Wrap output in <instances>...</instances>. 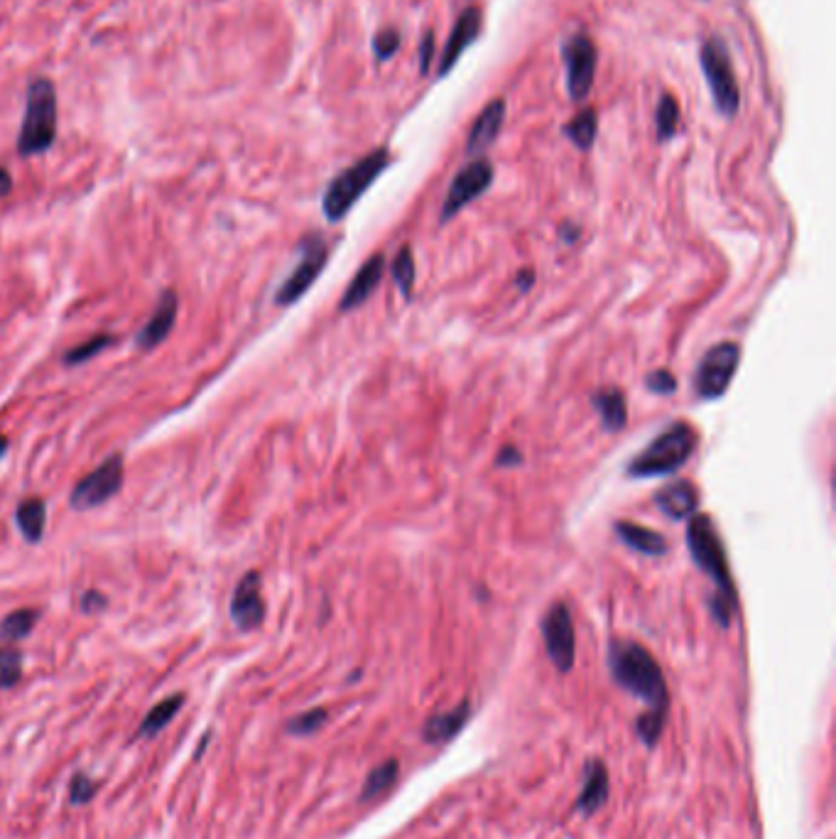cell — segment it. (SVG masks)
<instances>
[{"instance_id":"cell-23","label":"cell","mask_w":836,"mask_h":839,"mask_svg":"<svg viewBox=\"0 0 836 839\" xmlns=\"http://www.w3.org/2000/svg\"><path fill=\"white\" fill-rule=\"evenodd\" d=\"M15 521L27 543H40L47 525V503L42 499H27L15 508Z\"/></svg>"},{"instance_id":"cell-35","label":"cell","mask_w":836,"mask_h":839,"mask_svg":"<svg viewBox=\"0 0 836 839\" xmlns=\"http://www.w3.org/2000/svg\"><path fill=\"white\" fill-rule=\"evenodd\" d=\"M645 386H648V391H653L658 395H672L677 391L675 376H672L670 371H665V368H658V371L648 373V378H645Z\"/></svg>"},{"instance_id":"cell-33","label":"cell","mask_w":836,"mask_h":839,"mask_svg":"<svg viewBox=\"0 0 836 839\" xmlns=\"http://www.w3.org/2000/svg\"><path fill=\"white\" fill-rule=\"evenodd\" d=\"M23 678V656L15 648H0V687H13Z\"/></svg>"},{"instance_id":"cell-9","label":"cell","mask_w":836,"mask_h":839,"mask_svg":"<svg viewBox=\"0 0 836 839\" xmlns=\"http://www.w3.org/2000/svg\"><path fill=\"white\" fill-rule=\"evenodd\" d=\"M123 476H126V462L121 454H111L101 467L76 481L69 503L74 511H91V508L103 506L123 489Z\"/></svg>"},{"instance_id":"cell-6","label":"cell","mask_w":836,"mask_h":839,"mask_svg":"<svg viewBox=\"0 0 836 839\" xmlns=\"http://www.w3.org/2000/svg\"><path fill=\"white\" fill-rule=\"evenodd\" d=\"M702 69L707 84L714 96L716 111L724 113L726 118L736 116L738 106H741V91H738V81L734 74V64H731V54L726 50L724 40L711 37L702 45Z\"/></svg>"},{"instance_id":"cell-20","label":"cell","mask_w":836,"mask_h":839,"mask_svg":"<svg viewBox=\"0 0 836 839\" xmlns=\"http://www.w3.org/2000/svg\"><path fill=\"white\" fill-rule=\"evenodd\" d=\"M469 717H471V705L466 700L459 702V705H456L454 709H449V712H439L427 719L425 727H422V739L432 746L447 744V741H452L454 736L464 729V724L469 722Z\"/></svg>"},{"instance_id":"cell-7","label":"cell","mask_w":836,"mask_h":839,"mask_svg":"<svg viewBox=\"0 0 836 839\" xmlns=\"http://www.w3.org/2000/svg\"><path fill=\"white\" fill-rule=\"evenodd\" d=\"M329 261V243L322 234H307L300 241V263L295 265L290 275L282 280V285L275 292V305L290 307L317 283L324 265Z\"/></svg>"},{"instance_id":"cell-10","label":"cell","mask_w":836,"mask_h":839,"mask_svg":"<svg viewBox=\"0 0 836 839\" xmlns=\"http://www.w3.org/2000/svg\"><path fill=\"white\" fill-rule=\"evenodd\" d=\"M542 638H545V651L559 673H569L577 660V633H574V621L569 614V606L557 602L550 606V611L542 619Z\"/></svg>"},{"instance_id":"cell-22","label":"cell","mask_w":836,"mask_h":839,"mask_svg":"<svg viewBox=\"0 0 836 839\" xmlns=\"http://www.w3.org/2000/svg\"><path fill=\"white\" fill-rule=\"evenodd\" d=\"M591 405L599 410L601 422H604V427L608 432H618L626 427L628 403H626V395L618 391V388H606V391L594 393Z\"/></svg>"},{"instance_id":"cell-43","label":"cell","mask_w":836,"mask_h":839,"mask_svg":"<svg viewBox=\"0 0 836 839\" xmlns=\"http://www.w3.org/2000/svg\"><path fill=\"white\" fill-rule=\"evenodd\" d=\"M8 447H10L8 437H3V435H0V459H3V457H5V452H8Z\"/></svg>"},{"instance_id":"cell-36","label":"cell","mask_w":836,"mask_h":839,"mask_svg":"<svg viewBox=\"0 0 836 839\" xmlns=\"http://www.w3.org/2000/svg\"><path fill=\"white\" fill-rule=\"evenodd\" d=\"M96 793V783L91 781V778L86 776H76L72 781V803L74 805H81V803H89L91 795Z\"/></svg>"},{"instance_id":"cell-26","label":"cell","mask_w":836,"mask_h":839,"mask_svg":"<svg viewBox=\"0 0 836 839\" xmlns=\"http://www.w3.org/2000/svg\"><path fill=\"white\" fill-rule=\"evenodd\" d=\"M182 702H184L182 695H172V697H167V700H162L160 705L152 707L148 712V717H145L143 724H140L138 736H152L160 732V729H165L167 724L172 722V717L179 712Z\"/></svg>"},{"instance_id":"cell-30","label":"cell","mask_w":836,"mask_h":839,"mask_svg":"<svg viewBox=\"0 0 836 839\" xmlns=\"http://www.w3.org/2000/svg\"><path fill=\"white\" fill-rule=\"evenodd\" d=\"M665 717H667V714L650 712V709H645V712L640 714L638 719H635V734H638V739L643 741L648 749H655V744H658V739L662 736V729H665Z\"/></svg>"},{"instance_id":"cell-14","label":"cell","mask_w":836,"mask_h":839,"mask_svg":"<svg viewBox=\"0 0 836 839\" xmlns=\"http://www.w3.org/2000/svg\"><path fill=\"white\" fill-rule=\"evenodd\" d=\"M177 310H179L177 292L175 290L162 292L160 300H157V305H155V312H152L148 322H145V327L140 329L138 337H135V344H138L143 351H150V349H155V346H160L162 341L170 337L172 329H175Z\"/></svg>"},{"instance_id":"cell-38","label":"cell","mask_w":836,"mask_h":839,"mask_svg":"<svg viewBox=\"0 0 836 839\" xmlns=\"http://www.w3.org/2000/svg\"><path fill=\"white\" fill-rule=\"evenodd\" d=\"M432 54H434V32H427L425 40H422V45H420V74H427V69H430V62H432Z\"/></svg>"},{"instance_id":"cell-2","label":"cell","mask_w":836,"mask_h":839,"mask_svg":"<svg viewBox=\"0 0 836 839\" xmlns=\"http://www.w3.org/2000/svg\"><path fill=\"white\" fill-rule=\"evenodd\" d=\"M697 432L689 422H672L667 430H662L643 452H638L628 464V476L633 479H648V476H667L675 474L677 469L687 464L697 449Z\"/></svg>"},{"instance_id":"cell-11","label":"cell","mask_w":836,"mask_h":839,"mask_svg":"<svg viewBox=\"0 0 836 839\" xmlns=\"http://www.w3.org/2000/svg\"><path fill=\"white\" fill-rule=\"evenodd\" d=\"M493 182V165L488 160H474L454 177L452 187H449L447 199L442 204V214L439 221H449L459 214L461 209L469 207L474 199H479Z\"/></svg>"},{"instance_id":"cell-24","label":"cell","mask_w":836,"mask_h":839,"mask_svg":"<svg viewBox=\"0 0 836 839\" xmlns=\"http://www.w3.org/2000/svg\"><path fill=\"white\" fill-rule=\"evenodd\" d=\"M400 776V763L398 759H388L378 763L371 773H368L366 783H363L361 795H358V803H373V800L380 798L383 793H388L390 788L395 786Z\"/></svg>"},{"instance_id":"cell-8","label":"cell","mask_w":836,"mask_h":839,"mask_svg":"<svg viewBox=\"0 0 836 839\" xmlns=\"http://www.w3.org/2000/svg\"><path fill=\"white\" fill-rule=\"evenodd\" d=\"M738 361H741V346L736 341H721L711 346L694 371V393L702 400L721 398L734 381Z\"/></svg>"},{"instance_id":"cell-32","label":"cell","mask_w":836,"mask_h":839,"mask_svg":"<svg viewBox=\"0 0 836 839\" xmlns=\"http://www.w3.org/2000/svg\"><path fill=\"white\" fill-rule=\"evenodd\" d=\"M327 719H329V712L324 707L307 709V712L297 714L295 719H290V722H287V732L297 734V736L314 734V732H319L324 724H327Z\"/></svg>"},{"instance_id":"cell-41","label":"cell","mask_w":836,"mask_h":839,"mask_svg":"<svg viewBox=\"0 0 836 839\" xmlns=\"http://www.w3.org/2000/svg\"><path fill=\"white\" fill-rule=\"evenodd\" d=\"M10 189H13V177L5 167H0V197H8Z\"/></svg>"},{"instance_id":"cell-29","label":"cell","mask_w":836,"mask_h":839,"mask_svg":"<svg viewBox=\"0 0 836 839\" xmlns=\"http://www.w3.org/2000/svg\"><path fill=\"white\" fill-rule=\"evenodd\" d=\"M111 344H113L111 334H96V337H91L89 341H81L79 346L69 349L67 354H64V364L67 366L86 364V361L94 359L96 354H101V351L108 349Z\"/></svg>"},{"instance_id":"cell-16","label":"cell","mask_w":836,"mask_h":839,"mask_svg":"<svg viewBox=\"0 0 836 839\" xmlns=\"http://www.w3.org/2000/svg\"><path fill=\"white\" fill-rule=\"evenodd\" d=\"M383 273H385V258L380 256V253H376V256H371L366 263L361 265V268H358V273L354 275V280H351V285L346 288L344 295H341L339 312H351V310H356V307H361L363 302L376 292L380 280H383Z\"/></svg>"},{"instance_id":"cell-31","label":"cell","mask_w":836,"mask_h":839,"mask_svg":"<svg viewBox=\"0 0 836 839\" xmlns=\"http://www.w3.org/2000/svg\"><path fill=\"white\" fill-rule=\"evenodd\" d=\"M655 123H658V138L670 140L677 131V123H680V106L672 99L670 94L662 96L658 111H655Z\"/></svg>"},{"instance_id":"cell-34","label":"cell","mask_w":836,"mask_h":839,"mask_svg":"<svg viewBox=\"0 0 836 839\" xmlns=\"http://www.w3.org/2000/svg\"><path fill=\"white\" fill-rule=\"evenodd\" d=\"M400 50V32L398 30H383L378 32L376 40H373V52H376V57L383 62V59H390L395 52Z\"/></svg>"},{"instance_id":"cell-40","label":"cell","mask_w":836,"mask_h":839,"mask_svg":"<svg viewBox=\"0 0 836 839\" xmlns=\"http://www.w3.org/2000/svg\"><path fill=\"white\" fill-rule=\"evenodd\" d=\"M559 236H562L564 243H574L579 236H582V229H579V226H572V224H564L562 231H559Z\"/></svg>"},{"instance_id":"cell-37","label":"cell","mask_w":836,"mask_h":839,"mask_svg":"<svg viewBox=\"0 0 836 839\" xmlns=\"http://www.w3.org/2000/svg\"><path fill=\"white\" fill-rule=\"evenodd\" d=\"M106 597H103L101 592H96V589H89V592L81 594L79 599V606L84 614H99L101 609H106Z\"/></svg>"},{"instance_id":"cell-1","label":"cell","mask_w":836,"mask_h":839,"mask_svg":"<svg viewBox=\"0 0 836 839\" xmlns=\"http://www.w3.org/2000/svg\"><path fill=\"white\" fill-rule=\"evenodd\" d=\"M608 673L621 690L643 700L650 712L667 714L670 697H667L665 675L648 648L635 641L613 638L608 643Z\"/></svg>"},{"instance_id":"cell-28","label":"cell","mask_w":836,"mask_h":839,"mask_svg":"<svg viewBox=\"0 0 836 839\" xmlns=\"http://www.w3.org/2000/svg\"><path fill=\"white\" fill-rule=\"evenodd\" d=\"M393 278L398 283L400 292L405 295V300L412 297V285H415V256H412V248L403 246L398 251L393 261Z\"/></svg>"},{"instance_id":"cell-12","label":"cell","mask_w":836,"mask_h":839,"mask_svg":"<svg viewBox=\"0 0 836 839\" xmlns=\"http://www.w3.org/2000/svg\"><path fill=\"white\" fill-rule=\"evenodd\" d=\"M564 64H567V89L572 101H584L589 96L596 74V47L586 35L569 37L562 45Z\"/></svg>"},{"instance_id":"cell-27","label":"cell","mask_w":836,"mask_h":839,"mask_svg":"<svg viewBox=\"0 0 836 839\" xmlns=\"http://www.w3.org/2000/svg\"><path fill=\"white\" fill-rule=\"evenodd\" d=\"M37 619H40V611L37 609L13 611V614H8L0 621V638H5V641H20V638H25L27 633L35 629Z\"/></svg>"},{"instance_id":"cell-25","label":"cell","mask_w":836,"mask_h":839,"mask_svg":"<svg viewBox=\"0 0 836 839\" xmlns=\"http://www.w3.org/2000/svg\"><path fill=\"white\" fill-rule=\"evenodd\" d=\"M596 131H599V118H596L594 108H584V111H579L577 116L567 123V128H564L567 138L572 140L579 150L591 148V143L596 140Z\"/></svg>"},{"instance_id":"cell-4","label":"cell","mask_w":836,"mask_h":839,"mask_svg":"<svg viewBox=\"0 0 836 839\" xmlns=\"http://www.w3.org/2000/svg\"><path fill=\"white\" fill-rule=\"evenodd\" d=\"M388 162H390L388 150L378 148V150H373V153H368L366 158L358 160L356 165H351L349 170L336 175L322 197V211H324V216H327V221H331V224H339V221L344 219L351 209H354V204L358 202V199L366 194V189L378 180L380 172L388 167Z\"/></svg>"},{"instance_id":"cell-42","label":"cell","mask_w":836,"mask_h":839,"mask_svg":"<svg viewBox=\"0 0 836 839\" xmlns=\"http://www.w3.org/2000/svg\"><path fill=\"white\" fill-rule=\"evenodd\" d=\"M532 280H535V273H532V270H525V273H518L515 283H518V290H530Z\"/></svg>"},{"instance_id":"cell-18","label":"cell","mask_w":836,"mask_h":839,"mask_svg":"<svg viewBox=\"0 0 836 839\" xmlns=\"http://www.w3.org/2000/svg\"><path fill=\"white\" fill-rule=\"evenodd\" d=\"M655 503H658V508L667 518H672V521H684V518L697 513L699 494L692 481L677 479L672 481V484L662 486L658 494H655Z\"/></svg>"},{"instance_id":"cell-21","label":"cell","mask_w":836,"mask_h":839,"mask_svg":"<svg viewBox=\"0 0 836 839\" xmlns=\"http://www.w3.org/2000/svg\"><path fill=\"white\" fill-rule=\"evenodd\" d=\"M613 530H616V535L621 538V543H626L628 548L640 552V555L662 557L667 552L665 535H660L658 530L645 528V525H638L631 521L616 523V528Z\"/></svg>"},{"instance_id":"cell-19","label":"cell","mask_w":836,"mask_h":839,"mask_svg":"<svg viewBox=\"0 0 836 839\" xmlns=\"http://www.w3.org/2000/svg\"><path fill=\"white\" fill-rule=\"evenodd\" d=\"M503 121H506V101L493 99L491 104L479 113L474 126H471L469 140H466V153L479 155L486 148H491L493 140H496L498 133H501Z\"/></svg>"},{"instance_id":"cell-39","label":"cell","mask_w":836,"mask_h":839,"mask_svg":"<svg viewBox=\"0 0 836 839\" xmlns=\"http://www.w3.org/2000/svg\"><path fill=\"white\" fill-rule=\"evenodd\" d=\"M518 464H523V452L513 445L503 447L498 454V467H518Z\"/></svg>"},{"instance_id":"cell-15","label":"cell","mask_w":836,"mask_h":839,"mask_svg":"<svg viewBox=\"0 0 836 839\" xmlns=\"http://www.w3.org/2000/svg\"><path fill=\"white\" fill-rule=\"evenodd\" d=\"M479 30H481V10L479 8L464 10V13L459 15V20H456L452 37H449L447 47H444L442 59H439V77H447V74L452 72L454 64L459 62V57L464 54L466 47L479 37Z\"/></svg>"},{"instance_id":"cell-3","label":"cell","mask_w":836,"mask_h":839,"mask_svg":"<svg viewBox=\"0 0 836 839\" xmlns=\"http://www.w3.org/2000/svg\"><path fill=\"white\" fill-rule=\"evenodd\" d=\"M687 548L694 565H697L704 575H709L711 582L716 584V597L724 599V602H729L738 609L736 587L734 579H731L724 543H721L719 530H716L714 521H711L707 513H694V516H689Z\"/></svg>"},{"instance_id":"cell-17","label":"cell","mask_w":836,"mask_h":839,"mask_svg":"<svg viewBox=\"0 0 836 839\" xmlns=\"http://www.w3.org/2000/svg\"><path fill=\"white\" fill-rule=\"evenodd\" d=\"M584 788L577 798V810L584 817H591L599 813L606 805L608 793H611V786H608V768L601 759H589L584 766Z\"/></svg>"},{"instance_id":"cell-13","label":"cell","mask_w":836,"mask_h":839,"mask_svg":"<svg viewBox=\"0 0 836 839\" xmlns=\"http://www.w3.org/2000/svg\"><path fill=\"white\" fill-rule=\"evenodd\" d=\"M231 619L241 631H255L265 619L263 577L260 572H246L236 584L231 597Z\"/></svg>"},{"instance_id":"cell-5","label":"cell","mask_w":836,"mask_h":839,"mask_svg":"<svg viewBox=\"0 0 836 839\" xmlns=\"http://www.w3.org/2000/svg\"><path fill=\"white\" fill-rule=\"evenodd\" d=\"M57 138V91L50 79H35L27 89L25 118L18 135V153L23 158L47 153Z\"/></svg>"}]
</instances>
